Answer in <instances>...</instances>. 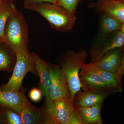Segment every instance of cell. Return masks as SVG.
I'll return each mask as SVG.
<instances>
[{
	"label": "cell",
	"mask_w": 124,
	"mask_h": 124,
	"mask_svg": "<svg viewBox=\"0 0 124 124\" xmlns=\"http://www.w3.org/2000/svg\"><path fill=\"white\" fill-rule=\"evenodd\" d=\"M42 94V91L40 90L33 88L29 93V97L32 101L38 102L41 98Z\"/></svg>",
	"instance_id": "cell-22"
},
{
	"label": "cell",
	"mask_w": 124,
	"mask_h": 124,
	"mask_svg": "<svg viewBox=\"0 0 124 124\" xmlns=\"http://www.w3.org/2000/svg\"><path fill=\"white\" fill-rule=\"evenodd\" d=\"M15 53L17 59L13 74L7 84L0 86V90L2 91H20L23 80L27 73L38 75L31 54L20 51Z\"/></svg>",
	"instance_id": "cell-5"
},
{
	"label": "cell",
	"mask_w": 124,
	"mask_h": 124,
	"mask_svg": "<svg viewBox=\"0 0 124 124\" xmlns=\"http://www.w3.org/2000/svg\"><path fill=\"white\" fill-rule=\"evenodd\" d=\"M89 64L91 69L104 80L116 89L119 93L122 92V88L121 78L119 77L117 73L102 70L91 63H90Z\"/></svg>",
	"instance_id": "cell-18"
},
{
	"label": "cell",
	"mask_w": 124,
	"mask_h": 124,
	"mask_svg": "<svg viewBox=\"0 0 124 124\" xmlns=\"http://www.w3.org/2000/svg\"><path fill=\"white\" fill-rule=\"evenodd\" d=\"M43 2H48L56 4V0H24V6L25 7L31 5Z\"/></svg>",
	"instance_id": "cell-23"
},
{
	"label": "cell",
	"mask_w": 124,
	"mask_h": 124,
	"mask_svg": "<svg viewBox=\"0 0 124 124\" xmlns=\"http://www.w3.org/2000/svg\"><path fill=\"white\" fill-rule=\"evenodd\" d=\"M16 54L4 42L0 44V71L11 72L16 63Z\"/></svg>",
	"instance_id": "cell-15"
},
{
	"label": "cell",
	"mask_w": 124,
	"mask_h": 124,
	"mask_svg": "<svg viewBox=\"0 0 124 124\" xmlns=\"http://www.w3.org/2000/svg\"><path fill=\"white\" fill-rule=\"evenodd\" d=\"M20 115L23 124H47L46 116L42 108L32 105L24 95Z\"/></svg>",
	"instance_id": "cell-10"
},
{
	"label": "cell",
	"mask_w": 124,
	"mask_h": 124,
	"mask_svg": "<svg viewBox=\"0 0 124 124\" xmlns=\"http://www.w3.org/2000/svg\"><path fill=\"white\" fill-rule=\"evenodd\" d=\"M2 42H3V41H2V38L0 37V44L1 43H2Z\"/></svg>",
	"instance_id": "cell-28"
},
{
	"label": "cell",
	"mask_w": 124,
	"mask_h": 124,
	"mask_svg": "<svg viewBox=\"0 0 124 124\" xmlns=\"http://www.w3.org/2000/svg\"><path fill=\"white\" fill-rule=\"evenodd\" d=\"M28 41V23L23 14L16 9L6 23L3 42L15 52L29 53Z\"/></svg>",
	"instance_id": "cell-1"
},
{
	"label": "cell",
	"mask_w": 124,
	"mask_h": 124,
	"mask_svg": "<svg viewBox=\"0 0 124 124\" xmlns=\"http://www.w3.org/2000/svg\"><path fill=\"white\" fill-rule=\"evenodd\" d=\"M122 48L109 50L100 60L93 64L102 70L117 73L121 63Z\"/></svg>",
	"instance_id": "cell-12"
},
{
	"label": "cell",
	"mask_w": 124,
	"mask_h": 124,
	"mask_svg": "<svg viewBox=\"0 0 124 124\" xmlns=\"http://www.w3.org/2000/svg\"><path fill=\"white\" fill-rule=\"evenodd\" d=\"M12 2H13V0H0V6Z\"/></svg>",
	"instance_id": "cell-25"
},
{
	"label": "cell",
	"mask_w": 124,
	"mask_h": 124,
	"mask_svg": "<svg viewBox=\"0 0 124 124\" xmlns=\"http://www.w3.org/2000/svg\"><path fill=\"white\" fill-rule=\"evenodd\" d=\"M120 1L124 4V0H120Z\"/></svg>",
	"instance_id": "cell-29"
},
{
	"label": "cell",
	"mask_w": 124,
	"mask_h": 124,
	"mask_svg": "<svg viewBox=\"0 0 124 124\" xmlns=\"http://www.w3.org/2000/svg\"><path fill=\"white\" fill-rule=\"evenodd\" d=\"M106 95L100 94L79 91L74 96L73 103L77 107H91L102 105Z\"/></svg>",
	"instance_id": "cell-14"
},
{
	"label": "cell",
	"mask_w": 124,
	"mask_h": 124,
	"mask_svg": "<svg viewBox=\"0 0 124 124\" xmlns=\"http://www.w3.org/2000/svg\"><path fill=\"white\" fill-rule=\"evenodd\" d=\"M101 13L100 28L102 38L120 31L123 24L120 21L109 14Z\"/></svg>",
	"instance_id": "cell-17"
},
{
	"label": "cell",
	"mask_w": 124,
	"mask_h": 124,
	"mask_svg": "<svg viewBox=\"0 0 124 124\" xmlns=\"http://www.w3.org/2000/svg\"><path fill=\"white\" fill-rule=\"evenodd\" d=\"M31 54L38 75L39 77L40 90L45 97L46 102H48L51 100L49 94V89L51 83V75L49 63L43 60L35 53Z\"/></svg>",
	"instance_id": "cell-9"
},
{
	"label": "cell",
	"mask_w": 124,
	"mask_h": 124,
	"mask_svg": "<svg viewBox=\"0 0 124 124\" xmlns=\"http://www.w3.org/2000/svg\"><path fill=\"white\" fill-rule=\"evenodd\" d=\"M42 108L47 124H84L71 99L51 100Z\"/></svg>",
	"instance_id": "cell-3"
},
{
	"label": "cell",
	"mask_w": 124,
	"mask_h": 124,
	"mask_svg": "<svg viewBox=\"0 0 124 124\" xmlns=\"http://www.w3.org/2000/svg\"><path fill=\"white\" fill-rule=\"evenodd\" d=\"M16 8L13 2L0 6V37L4 41V31L6 23L9 17Z\"/></svg>",
	"instance_id": "cell-19"
},
{
	"label": "cell",
	"mask_w": 124,
	"mask_h": 124,
	"mask_svg": "<svg viewBox=\"0 0 124 124\" xmlns=\"http://www.w3.org/2000/svg\"><path fill=\"white\" fill-rule=\"evenodd\" d=\"M1 107L2 110L1 124H23L20 114L9 108Z\"/></svg>",
	"instance_id": "cell-20"
},
{
	"label": "cell",
	"mask_w": 124,
	"mask_h": 124,
	"mask_svg": "<svg viewBox=\"0 0 124 124\" xmlns=\"http://www.w3.org/2000/svg\"><path fill=\"white\" fill-rule=\"evenodd\" d=\"M2 112V107L0 106V124H1Z\"/></svg>",
	"instance_id": "cell-26"
},
{
	"label": "cell",
	"mask_w": 124,
	"mask_h": 124,
	"mask_svg": "<svg viewBox=\"0 0 124 124\" xmlns=\"http://www.w3.org/2000/svg\"><path fill=\"white\" fill-rule=\"evenodd\" d=\"M87 56V52L84 50L77 52L69 50L58 62L66 77L71 100L73 102L75 94L81 90L79 73L80 69L85 64Z\"/></svg>",
	"instance_id": "cell-4"
},
{
	"label": "cell",
	"mask_w": 124,
	"mask_h": 124,
	"mask_svg": "<svg viewBox=\"0 0 124 124\" xmlns=\"http://www.w3.org/2000/svg\"><path fill=\"white\" fill-rule=\"evenodd\" d=\"M25 92L24 89L18 91L0 90V106L12 108L20 115Z\"/></svg>",
	"instance_id": "cell-13"
},
{
	"label": "cell",
	"mask_w": 124,
	"mask_h": 124,
	"mask_svg": "<svg viewBox=\"0 0 124 124\" xmlns=\"http://www.w3.org/2000/svg\"><path fill=\"white\" fill-rule=\"evenodd\" d=\"M89 7L109 14L124 23V4L120 0H97L90 3Z\"/></svg>",
	"instance_id": "cell-11"
},
{
	"label": "cell",
	"mask_w": 124,
	"mask_h": 124,
	"mask_svg": "<svg viewBox=\"0 0 124 124\" xmlns=\"http://www.w3.org/2000/svg\"><path fill=\"white\" fill-rule=\"evenodd\" d=\"M81 88L84 91L108 95L119 93L91 69L89 63L85 64L79 73Z\"/></svg>",
	"instance_id": "cell-6"
},
{
	"label": "cell",
	"mask_w": 124,
	"mask_h": 124,
	"mask_svg": "<svg viewBox=\"0 0 124 124\" xmlns=\"http://www.w3.org/2000/svg\"><path fill=\"white\" fill-rule=\"evenodd\" d=\"M80 0H56V4L64 8L69 13L75 15L76 10Z\"/></svg>",
	"instance_id": "cell-21"
},
{
	"label": "cell",
	"mask_w": 124,
	"mask_h": 124,
	"mask_svg": "<svg viewBox=\"0 0 124 124\" xmlns=\"http://www.w3.org/2000/svg\"><path fill=\"white\" fill-rule=\"evenodd\" d=\"M104 38L98 40L92 46L89 51L90 63L98 62L108 51L117 48H122L124 44V32L119 31Z\"/></svg>",
	"instance_id": "cell-8"
},
{
	"label": "cell",
	"mask_w": 124,
	"mask_h": 124,
	"mask_svg": "<svg viewBox=\"0 0 124 124\" xmlns=\"http://www.w3.org/2000/svg\"><path fill=\"white\" fill-rule=\"evenodd\" d=\"M121 31L124 32V23L122 24L121 29Z\"/></svg>",
	"instance_id": "cell-27"
},
{
	"label": "cell",
	"mask_w": 124,
	"mask_h": 124,
	"mask_svg": "<svg viewBox=\"0 0 124 124\" xmlns=\"http://www.w3.org/2000/svg\"><path fill=\"white\" fill-rule=\"evenodd\" d=\"M24 8L39 14L58 31L64 32L71 31L75 26L76 20L75 15L56 4L43 2Z\"/></svg>",
	"instance_id": "cell-2"
},
{
	"label": "cell",
	"mask_w": 124,
	"mask_h": 124,
	"mask_svg": "<svg viewBox=\"0 0 124 124\" xmlns=\"http://www.w3.org/2000/svg\"><path fill=\"white\" fill-rule=\"evenodd\" d=\"M76 107L84 124H103L101 113L102 105L91 107Z\"/></svg>",
	"instance_id": "cell-16"
},
{
	"label": "cell",
	"mask_w": 124,
	"mask_h": 124,
	"mask_svg": "<svg viewBox=\"0 0 124 124\" xmlns=\"http://www.w3.org/2000/svg\"><path fill=\"white\" fill-rule=\"evenodd\" d=\"M51 83L49 94L51 100L71 99L69 86L65 74L58 64L49 63Z\"/></svg>",
	"instance_id": "cell-7"
},
{
	"label": "cell",
	"mask_w": 124,
	"mask_h": 124,
	"mask_svg": "<svg viewBox=\"0 0 124 124\" xmlns=\"http://www.w3.org/2000/svg\"><path fill=\"white\" fill-rule=\"evenodd\" d=\"M122 48V54L121 63L119 69L117 73V75L121 78L124 75V44Z\"/></svg>",
	"instance_id": "cell-24"
},
{
	"label": "cell",
	"mask_w": 124,
	"mask_h": 124,
	"mask_svg": "<svg viewBox=\"0 0 124 124\" xmlns=\"http://www.w3.org/2000/svg\"><path fill=\"white\" fill-rule=\"evenodd\" d=\"M82 0H80V1H81Z\"/></svg>",
	"instance_id": "cell-30"
}]
</instances>
